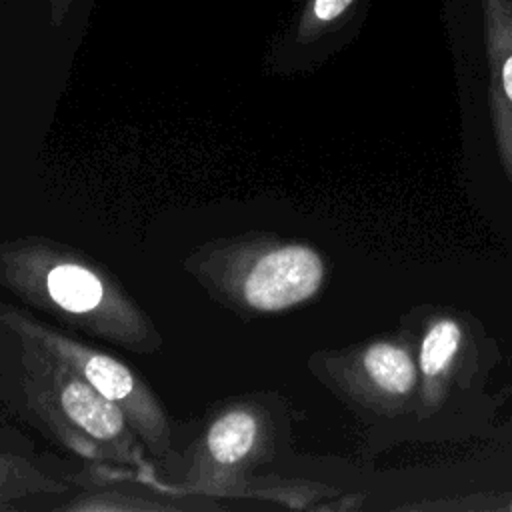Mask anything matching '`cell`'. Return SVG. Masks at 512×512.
<instances>
[{
  "label": "cell",
  "mask_w": 512,
  "mask_h": 512,
  "mask_svg": "<svg viewBox=\"0 0 512 512\" xmlns=\"http://www.w3.org/2000/svg\"><path fill=\"white\" fill-rule=\"evenodd\" d=\"M74 0H48L50 4V18H52V24H62L68 8L72 6Z\"/></svg>",
  "instance_id": "obj_12"
},
{
  "label": "cell",
  "mask_w": 512,
  "mask_h": 512,
  "mask_svg": "<svg viewBox=\"0 0 512 512\" xmlns=\"http://www.w3.org/2000/svg\"><path fill=\"white\" fill-rule=\"evenodd\" d=\"M0 286L84 336L136 354L164 346L162 332L122 282L58 240L36 234L2 240Z\"/></svg>",
  "instance_id": "obj_2"
},
{
  "label": "cell",
  "mask_w": 512,
  "mask_h": 512,
  "mask_svg": "<svg viewBox=\"0 0 512 512\" xmlns=\"http://www.w3.org/2000/svg\"><path fill=\"white\" fill-rule=\"evenodd\" d=\"M282 412L272 394H246L222 404L178 454L172 490L194 498H248L258 470L280 452Z\"/></svg>",
  "instance_id": "obj_4"
},
{
  "label": "cell",
  "mask_w": 512,
  "mask_h": 512,
  "mask_svg": "<svg viewBox=\"0 0 512 512\" xmlns=\"http://www.w3.org/2000/svg\"><path fill=\"white\" fill-rule=\"evenodd\" d=\"M354 0H310L300 22H298V40L308 42L318 36L330 22L340 18Z\"/></svg>",
  "instance_id": "obj_11"
},
{
  "label": "cell",
  "mask_w": 512,
  "mask_h": 512,
  "mask_svg": "<svg viewBox=\"0 0 512 512\" xmlns=\"http://www.w3.org/2000/svg\"><path fill=\"white\" fill-rule=\"evenodd\" d=\"M0 406L54 446L92 462L150 472L124 412L28 334L0 328Z\"/></svg>",
  "instance_id": "obj_1"
},
{
  "label": "cell",
  "mask_w": 512,
  "mask_h": 512,
  "mask_svg": "<svg viewBox=\"0 0 512 512\" xmlns=\"http://www.w3.org/2000/svg\"><path fill=\"white\" fill-rule=\"evenodd\" d=\"M496 150L512 184V0H482Z\"/></svg>",
  "instance_id": "obj_7"
},
{
  "label": "cell",
  "mask_w": 512,
  "mask_h": 512,
  "mask_svg": "<svg viewBox=\"0 0 512 512\" xmlns=\"http://www.w3.org/2000/svg\"><path fill=\"white\" fill-rule=\"evenodd\" d=\"M312 366L344 394L370 402L406 400L420 376L410 350L392 340L370 342L356 352L318 356Z\"/></svg>",
  "instance_id": "obj_6"
},
{
  "label": "cell",
  "mask_w": 512,
  "mask_h": 512,
  "mask_svg": "<svg viewBox=\"0 0 512 512\" xmlns=\"http://www.w3.org/2000/svg\"><path fill=\"white\" fill-rule=\"evenodd\" d=\"M10 426H8V422H6V418L0 414V438L2 436H6V430H8Z\"/></svg>",
  "instance_id": "obj_13"
},
{
  "label": "cell",
  "mask_w": 512,
  "mask_h": 512,
  "mask_svg": "<svg viewBox=\"0 0 512 512\" xmlns=\"http://www.w3.org/2000/svg\"><path fill=\"white\" fill-rule=\"evenodd\" d=\"M462 342L464 330L456 318L438 316L428 322L418 352V374L426 406L436 408L442 402Z\"/></svg>",
  "instance_id": "obj_9"
},
{
  "label": "cell",
  "mask_w": 512,
  "mask_h": 512,
  "mask_svg": "<svg viewBox=\"0 0 512 512\" xmlns=\"http://www.w3.org/2000/svg\"><path fill=\"white\" fill-rule=\"evenodd\" d=\"M0 328L28 334L50 348L124 412L154 460L170 468L178 462L168 412L154 390L128 364L4 300H0Z\"/></svg>",
  "instance_id": "obj_5"
},
{
  "label": "cell",
  "mask_w": 512,
  "mask_h": 512,
  "mask_svg": "<svg viewBox=\"0 0 512 512\" xmlns=\"http://www.w3.org/2000/svg\"><path fill=\"white\" fill-rule=\"evenodd\" d=\"M186 494H174L166 498L162 492L138 490L136 484L132 490H122L116 484H98L76 492L74 498H68L60 504H54L56 510H182L198 508L196 504L182 502Z\"/></svg>",
  "instance_id": "obj_10"
},
{
  "label": "cell",
  "mask_w": 512,
  "mask_h": 512,
  "mask_svg": "<svg viewBox=\"0 0 512 512\" xmlns=\"http://www.w3.org/2000/svg\"><path fill=\"white\" fill-rule=\"evenodd\" d=\"M182 266L212 302L244 320L312 300L326 278L324 258L310 244L264 232L208 240Z\"/></svg>",
  "instance_id": "obj_3"
},
{
  "label": "cell",
  "mask_w": 512,
  "mask_h": 512,
  "mask_svg": "<svg viewBox=\"0 0 512 512\" xmlns=\"http://www.w3.org/2000/svg\"><path fill=\"white\" fill-rule=\"evenodd\" d=\"M74 482L50 472L36 460L0 446V512L28 508V502L66 498Z\"/></svg>",
  "instance_id": "obj_8"
}]
</instances>
